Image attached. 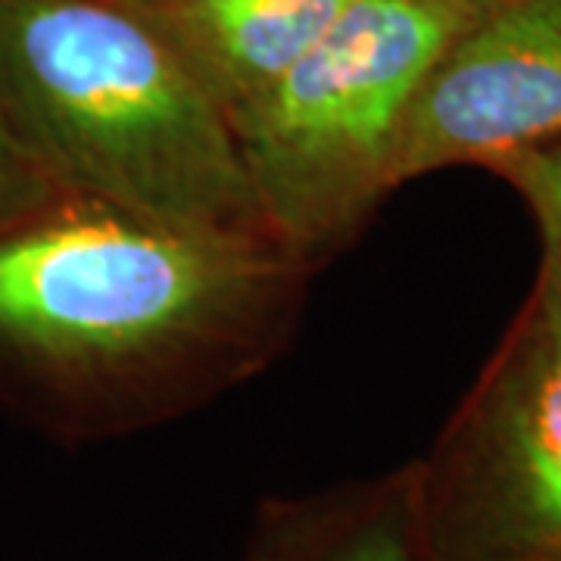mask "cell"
I'll return each instance as SVG.
<instances>
[{"instance_id":"6da1fadb","label":"cell","mask_w":561,"mask_h":561,"mask_svg":"<svg viewBox=\"0 0 561 561\" xmlns=\"http://www.w3.org/2000/svg\"><path fill=\"white\" fill-rule=\"evenodd\" d=\"M309 262L57 194L0 231V353L79 440L179 419L256 375L297 316Z\"/></svg>"},{"instance_id":"7a4b0ae2","label":"cell","mask_w":561,"mask_h":561,"mask_svg":"<svg viewBox=\"0 0 561 561\" xmlns=\"http://www.w3.org/2000/svg\"><path fill=\"white\" fill-rule=\"evenodd\" d=\"M0 113L57 194L278 241L228 116L138 7L0 0Z\"/></svg>"},{"instance_id":"3957f363","label":"cell","mask_w":561,"mask_h":561,"mask_svg":"<svg viewBox=\"0 0 561 561\" xmlns=\"http://www.w3.org/2000/svg\"><path fill=\"white\" fill-rule=\"evenodd\" d=\"M471 22L443 0H350L300 60L228 113L262 216L290 253L331 256L397 191L412 98Z\"/></svg>"},{"instance_id":"277c9868","label":"cell","mask_w":561,"mask_h":561,"mask_svg":"<svg viewBox=\"0 0 561 561\" xmlns=\"http://www.w3.org/2000/svg\"><path fill=\"white\" fill-rule=\"evenodd\" d=\"M518 319L443 431L412 465L427 561H561V231Z\"/></svg>"},{"instance_id":"5b68a950","label":"cell","mask_w":561,"mask_h":561,"mask_svg":"<svg viewBox=\"0 0 561 561\" xmlns=\"http://www.w3.org/2000/svg\"><path fill=\"white\" fill-rule=\"evenodd\" d=\"M561 140V0H512L474 20L431 66L402 122L393 187Z\"/></svg>"},{"instance_id":"8992f818","label":"cell","mask_w":561,"mask_h":561,"mask_svg":"<svg viewBox=\"0 0 561 561\" xmlns=\"http://www.w3.org/2000/svg\"><path fill=\"white\" fill-rule=\"evenodd\" d=\"M350 0H160L138 7L228 116L287 72Z\"/></svg>"},{"instance_id":"52a82bcc","label":"cell","mask_w":561,"mask_h":561,"mask_svg":"<svg viewBox=\"0 0 561 561\" xmlns=\"http://www.w3.org/2000/svg\"><path fill=\"white\" fill-rule=\"evenodd\" d=\"M243 561H427L412 465L375 481L262 502Z\"/></svg>"},{"instance_id":"ba28073f","label":"cell","mask_w":561,"mask_h":561,"mask_svg":"<svg viewBox=\"0 0 561 561\" xmlns=\"http://www.w3.org/2000/svg\"><path fill=\"white\" fill-rule=\"evenodd\" d=\"M57 197L32 157L22 150L10 122L0 113V231L35 216L41 206Z\"/></svg>"},{"instance_id":"9c48e42d","label":"cell","mask_w":561,"mask_h":561,"mask_svg":"<svg viewBox=\"0 0 561 561\" xmlns=\"http://www.w3.org/2000/svg\"><path fill=\"white\" fill-rule=\"evenodd\" d=\"M493 172L522 194L540 228L561 231V140L500 162Z\"/></svg>"},{"instance_id":"30bf717a","label":"cell","mask_w":561,"mask_h":561,"mask_svg":"<svg viewBox=\"0 0 561 561\" xmlns=\"http://www.w3.org/2000/svg\"><path fill=\"white\" fill-rule=\"evenodd\" d=\"M443 3H449L453 10H459L465 16H471V20H481L486 13H496L502 7H508L512 0H443Z\"/></svg>"},{"instance_id":"8fae6325","label":"cell","mask_w":561,"mask_h":561,"mask_svg":"<svg viewBox=\"0 0 561 561\" xmlns=\"http://www.w3.org/2000/svg\"><path fill=\"white\" fill-rule=\"evenodd\" d=\"M122 3H128V7H153V3H160V0H122Z\"/></svg>"}]
</instances>
